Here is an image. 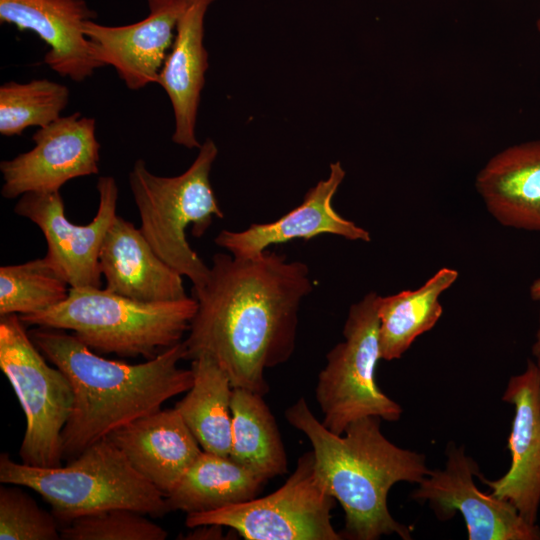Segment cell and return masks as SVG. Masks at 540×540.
Instances as JSON below:
<instances>
[{
	"label": "cell",
	"instance_id": "obj_8",
	"mask_svg": "<svg viewBox=\"0 0 540 540\" xmlns=\"http://www.w3.org/2000/svg\"><path fill=\"white\" fill-rule=\"evenodd\" d=\"M0 317V369L26 418L21 461L37 467L61 466L62 432L74 400L71 383L59 368L49 365L19 315Z\"/></svg>",
	"mask_w": 540,
	"mask_h": 540
},
{
	"label": "cell",
	"instance_id": "obj_19",
	"mask_svg": "<svg viewBox=\"0 0 540 540\" xmlns=\"http://www.w3.org/2000/svg\"><path fill=\"white\" fill-rule=\"evenodd\" d=\"M215 1L189 0L157 83L168 95L172 106L175 120L172 141L188 149L201 146L196 137V122L208 69L204 22Z\"/></svg>",
	"mask_w": 540,
	"mask_h": 540
},
{
	"label": "cell",
	"instance_id": "obj_1",
	"mask_svg": "<svg viewBox=\"0 0 540 540\" xmlns=\"http://www.w3.org/2000/svg\"><path fill=\"white\" fill-rule=\"evenodd\" d=\"M312 289L308 266L275 251L246 259L215 254L206 283L192 289L197 309L183 340L185 360L209 355L233 388L264 396L265 370L292 356L300 305Z\"/></svg>",
	"mask_w": 540,
	"mask_h": 540
},
{
	"label": "cell",
	"instance_id": "obj_30",
	"mask_svg": "<svg viewBox=\"0 0 540 540\" xmlns=\"http://www.w3.org/2000/svg\"><path fill=\"white\" fill-rule=\"evenodd\" d=\"M530 297L534 301H540V277L536 278L529 289Z\"/></svg>",
	"mask_w": 540,
	"mask_h": 540
},
{
	"label": "cell",
	"instance_id": "obj_10",
	"mask_svg": "<svg viewBox=\"0 0 540 540\" xmlns=\"http://www.w3.org/2000/svg\"><path fill=\"white\" fill-rule=\"evenodd\" d=\"M99 203L86 225L66 218L60 191L31 192L19 197L14 212L39 227L47 242L48 262L73 288H101L99 253L104 237L117 216L119 189L112 176L97 182Z\"/></svg>",
	"mask_w": 540,
	"mask_h": 540
},
{
	"label": "cell",
	"instance_id": "obj_23",
	"mask_svg": "<svg viewBox=\"0 0 540 540\" xmlns=\"http://www.w3.org/2000/svg\"><path fill=\"white\" fill-rule=\"evenodd\" d=\"M193 384L175 408L201 448L229 456L233 387L225 371L209 355L191 361Z\"/></svg>",
	"mask_w": 540,
	"mask_h": 540
},
{
	"label": "cell",
	"instance_id": "obj_16",
	"mask_svg": "<svg viewBox=\"0 0 540 540\" xmlns=\"http://www.w3.org/2000/svg\"><path fill=\"white\" fill-rule=\"evenodd\" d=\"M96 17L85 0H0V23L35 33L49 47L43 62L75 82L103 67L84 33Z\"/></svg>",
	"mask_w": 540,
	"mask_h": 540
},
{
	"label": "cell",
	"instance_id": "obj_29",
	"mask_svg": "<svg viewBox=\"0 0 540 540\" xmlns=\"http://www.w3.org/2000/svg\"><path fill=\"white\" fill-rule=\"evenodd\" d=\"M222 526L216 524L199 525L193 527L185 539H221Z\"/></svg>",
	"mask_w": 540,
	"mask_h": 540
},
{
	"label": "cell",
	"instance_id": "obj_9",
	"mask_svg": "<svg viewBox=\"0 0 540 540\" xmlns=\"http://www.w3.org/2000/svg\"><path fill=\"white\" fill-rule=\"evenodd\" d=\"M335 498L317 474L313 451L273 493L220 509L186 515L189 528L216 524L246 540H340L331 523Z\"/></svg>",
	"mask_w": 540,
	"mask_h": 540
},
{
	"label": "cell",
	"instance_id": "obj_7",
	"mask_svg": "<svg viewBox=\"0 0 540 540\" xmlns=\"http://www.w3.org/2000/svg\"><path fill=\"white\" fill-rule=\"evenodd\" d=\"M380 295L367 293L352 304L343 328L344 341L326 355L315 387L322 424L341 435L353 421L379 417L397 421L402 407L388 397L376 382L380 357L378 304Z\"/></svg>",
	"mask_w": 540,
	"mask_h": 540
},
{
	"label": "cell",
	"instance_id": "obj_21",
	"mask_svg": "<svg viewBox=\"0 0 540 540\" xmlns=\"http://www.w3.org/2000/svg\"><path fill=\"white\" fill-rule=\"evenodd\" d=\"M265 482L229 456L203 452L166 496L169 512L201 513L257 496Z\"/></svg>",
	"mask_w": 540,
	"mask_h": 540
},
{
	"label": "cell",
	"instance_id": "obj_4",
	"mask_svg": "<svg viewBox=\"0 0 540 540\" xmlns=\"http://www.w3.org/2000/svg\"><path fill=\"white\" fill-rule=\"evenodd\" d=\"M196 309L192 296L142 302L105 288L71 287L64 301L20 318L26 326L69 330L98 354L149 360L182 341Z\"/></svg>",
	"mask_w": 540,
	"mask_h": 540
},
{
	"label": "cell",
	"instance_id": "obj_3",
	"mask_svg": "<svg viewBox=\"0 0 540 540\" xmlns=\"http://www.w3.org/2000/svg\"><path fill=\"white\" fill-rule=\"evenodd\" d=\"M284 416L311 443L317 474L343 508L347 538L376 540L397 534L411 539L409 527L390 514L387 496L395 483L418 484L429 474L423 454L389 441L379 417L357 419L338 435L314 416L303 397Z\"/></svg>",
	"mask_w": 540,
	"mask_h": 540
},
{
	"label": "cell",
	"instance_id": "obj_6",
	"mask_svg": "<svg viewBox=\"0 0 540 540\" xmlns=\"http://www.w3.org/2000/svg\"><path fill=\"white\" fill-rule=\"evenodd\" d=\"M198 150L192 164L180 175L153 174L143 159L135 161L128 175L140 231L168 265L190 279L192 289L206 283L210 267L191 248L186 230L191 226L192 235L200 238L215 217H224L210 182L218 148L207 138Z\"/></svg>",
	"mask_w": 540,
	"mask_h": 540
},
{
	"label": "cell",
	"instance_id": "obj_2",
	"mask_svg": "<svg viewBox=\"0 0 540 540\" xmlns=\"http://www.w3.org/2000/svg\"><path fill=\"white\" fill-rule=\"evenodd\" d=\"M29 335L69 379L73 406L62 432L63 460L78 457L113 431L161 409L193 384L183 340L153 359L128 364L100 356L66 330L37 327Z\"/></svg>",
	"mask_w": 540,
	"mask_h": 540
},
{
	"label": "cell",
	"instance_id": "obj_17",
	"mask_svg": "<svg viewBox=\"0 0 540 540\" xmlns=\"http://www.w3.org/2000/svg\"><path fill=\"white\" fill-rule=\"evenodd\" d=\"M165 497L203 452L177 409H160L107 436Z\"/></svg>",
	"mask_w": 540,
	"mask_h": 540
},
{
	"label": "cell",
	"instance_id": "obj_5",
	"mask_svg": "<svg viewBox=\"0 0 540 540\" xmlns=\"http://www.w3.org/2000/svg\"><path fill=\"white\" fill-rule=\"evenodd\" d=\"M0 482L30 488L51 507L59 523L114 508L152 517L169 512L166 497L105 437L65 466L37 467L0 455Z\"/></svg>",
	"mask_w": 540,
	"mask_h": 540
},
{
	"label": "cell",
	"instance_id": "obj_27",
	"mask_svg": "<svg viewBox=\"0 0 540 540\" xmlns=\"http://www.w3.org/2000/svg\"><path fill=\"white\" fill-rule=\"evenodd\" d=\"M60 534L64 540H165L168 536L145 514L125 508L78 517L60 527Z\"/></svg>",
	"mask_w": 540,
	"mask_h": 540
},
{
	"label": "cell",
	"instance_id": "obj_25",
	"mask_svg": "<svg viewBox=\"0 0 540 540\" xmlns=\"http://www.w3.org/2000/svg\"><path fill=\"white\" fill-rule=\"evenodd\" d=\"M70 285L48 260L0 267V316L29 315L64 301Z\"/></svg>",
	"mask_w": 540,
	"mask_h": 540
},
{
	"label": "cell",
	"instance_id": "obj_26",
	"mask_svg": "<svg viewBox=\"0 0 540 540\" xmlns=\"http://www.w3.org/2000/svg\"><path fill=\"white\" fill-rule=\"evenodd\" d=\"M69 88L48 79L0 86V134L21 135L28 127L43 128L61 117L69 103Z\"/></svg>",
	"mask_w": 540,
	"mask_h": 540
},
{
	"label": "cell",
	"instance_id": "obj_22",
	"mask_svg": "<svg viewBox=\"0 0 540 540\" xmlns=\"http://www.w3.org/2000/svg\"><path fill=\"white\" fill-rule=\"evenodd\" d=\"M457 278L455 269L445 267L415 290L380 296L377 312L381 359L401 358L418 336L434 327L443 312L439 298Z\"/></svg>",
	"mask_w": 540,
	"mask_h": 540
},
{
	"label": "cell",
	"instance_id": "obj_32",
	"mask_svg": "<svg viewBox=\"0 0 540 540\" xmlns=\"http://www.w3.org/2000/svg\"><path fill=\"white\" fill-rule=\"evenodd\" d=\"M535 345L540 346V313H539V327L536 333V342Z\"/></svg>",
	"mask_w": 540,
	"mask_h": 540
},
{
	"label": "cell",
	"instance_id": "obj_13",
	"mask_svg": "<svg viewBox=\"0 0 540 540\" xmlns=\"http://www.w3.org/2000/svg\"><path fill=\"white\" fill-rule=\"evenodd\" d=\"M189 0H147L148 15L123 26L89 20L84 33L94 58L111 66L130 90L157 84Z\"/></svg>",
	"mask_w": 540,
	"mask_h": 540
},
{
	"label": "cell",
	"instance_id": "obj_33",
	"mask_svg": "<svg viewBox=\"0 0 540 540\" xmlns=\"http://www.w3.org/2000/svg\"><path fill=\"white\" fill-rule=\"evenodd\" d=\"M536 29H537L538 33L540 34V15L538 16V18L536 20Z\"/></svg>",
	"mask_w": 540,
	"mask_h": 540
},
{
	"label": "cell",
	"instance_id": "obj_11",
	"mask_svg": "<svg viewBox=\"0 0 540 540\" xmlns=\"http://www.w3.org/2000/svg\"><path fill=\"white\" fill-rule=\"evenodd\" d=\"M480 474L464 447L449 446L445 467L430 470L411 496L427 501L441 521L460 512L469 540H539L537 524L525 521L511 502L477 488L473 476Z\"/></svg>",
	"mask_w": 540,
	"mask_h": 540
},
{
	"label": "cell",
	"instance_id": "obj_14",
	"mask_svg": "<svg viewBox=\"0 0 540 540\" xmlns=\"http://www.w3.org/2000/svg\"><path fill=\"white\" fill-rule=\"evenodd\" d=\"M339 161L330 164L329 175L310 188L301 204L279 219L268 223H253L242 231L222 230L214 242L237 258H253L268 247L294 239L310 240L331 234L352 241L369 242L370 233L341 216L332 201L345 178Z\"/></svg>",
	"mask_w": 540,
	"mask_h": 540
},
{
	"label": "cell",
	"instance_id": "obj_31",
	"mask_svg": "<svg viewBox=\"0 0 540 540\" xmlns=\"http://www.w3.org/2000/svg\"><path fill=\"white\" fill-rule=\"evenodd\" d=\"M533 354L536 358V364L538 366V369H539V373H540V346L538 345H533Z\"/></svg>",
	"mask_w": 540,
	"mask_h": 540
},
{
	"label": "cell",
	"instance_id": "obj_12",
	"mask_svg": "<svg viewBox=\"0 0 540 540\" xmlns=\"http://www.w3.org/2000/svg\"><path fill=\"white\" fill-rule=\"evenodd\" d=\"M34 146L0 163L1 195L14 199L31 192H56L68 181L98 174L100 143L96 122L79 112L39 128Z\"/></svg>",
	"mask_w": 540,
	"mask_h": 540
},
{
	"label": "cell",
	"instance_id": "obj_18",
	"mask_svg": "<svg viewBox=\"0 0 540 540\" xmlns=\"http://www.w3.org/2000/svg\"><path fill=\"white\" fill-rule=\"evenodd\" d=\"M105 289L142 302H165L188 297L182 275L151 247L134 223L117 215L99 253Z\"/></svg>",
	"mask_w": 540,
	"mask_h": 540
},
{
	"label": "cell",
	"instance_id": "obj_15",
	"mask_svg": "<svg viewBox=\"0 0 540 540\" xmlns=\"http://www.w3.org/2000/svg\"><path fill=\"white\" fill-rule=\"evenodd\" d=\"M502 400L515 407L507 445L511 465L497 480L478 477L492 495L511 502L535 525L540 504V373L535 361L528 359L524 372L510 377Z\"/></svg>",
	"mask_w": 540,
	"mask_h": 540
},
{
	"label": "cell",
	"instance_id": "obj_28",
	"mask_svg": "<svg viewBox=\"0 0 540 540\" xmlns=\"http://www.w3.org/2000/svg\"><path fill=\"white\" fill-rule=\"evenodd\" d=\"M59 524L54 514L42 509L22 486H1V540H59Z\"/></svg>",
	"mask_w": 540,
	"mask_h": 540
},
{
	"label": "cell",
	"instance_id": "obj_24",
	"mask_svg": "<svg viewBox=\"0 0 540 540\" xmlns=\"http://www.w3.org/2000/svg\"><path fill=\"white\" fill-rule=\"evenodd\" d=\"M229 457L266 482L288 471L281 434L263 395L233 388Z\"/></svg>",
	"mask_w": 540,
	"mask_h": 540
},
{
	"label": "cell",
	"instance_id": "obj_20",
	"mask_svg": "<svg viewBox=\"0 0 540 540\" xmlns=\"http://www.w3.org/2000/svg\"><path fill=\"white\" fill-rule=\"evenodd\" d=\"M489 213L503 226L540 231V140L500 151L475 181Z\"/></svg>",
	"mask_w": 540,
	"mask_h": 540
}]
</instances>
